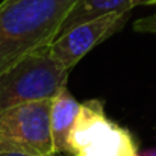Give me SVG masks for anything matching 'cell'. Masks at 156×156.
Instances as JSON below:
<instances>
[{
  "mask_svg": "<svg viewBox=\"0 0 156 156\" xmlns=\"http://www.w3.org/2000/svg\"><path fill=\"white\" fill-rule=\"evenodd\" d=\"M77 0L0 3V74L27 55L50 46Z\"/></svg>",
  "mask_w": 156,
  "mask_h": 156,
  "instance_id": "6da1fadb",
  "label": "cell"
},
{
  "mask_svg": "<svg viewBox=\"0 0 156 156\" xmlns=\"http://www.w3.org/2000/svg\"><path fill=\"white\" fill-rule=\"evenodd\" d=\"M70 71L52 58L50 46L27 55L0 74V114L17 105L53 99L67 87Z\"/></svg>",
  "mask_w": 156,
  "mask_h": 156,
  "instance_id": "7a4b0ae2",
  "label": "cell"
},
{
  "mask_svg": "<svg viewBox=\"0 0 156 156\" xmlns=\"http://www.w3.org/2000/svg\"><path fill=\"white\" fill-rule=\"evenodd\" d=\"M68 153L73 156H140L132 132L105 114V103L91 99L80 103V111L68 138Z\"/></svg>",
  "mask_w": 156,
  "mask_h": 156,
  "instance_id": "3957f363",
  "label": "cell"
},
{
  "mask_svg": "<svg viewBox=\"0 0 156 156\" xmlns=\"http://www.w3.org/2000/svg\"><path fill=\"white\" fill-rule=\"evenodd\" d=\"M52 99L12 106L0 114V153L55 155Z\"/></svg>",
  "mask_w": 156,
  "mask_h": 156,
  "instance_id": "277c9868",
  "label": "cell"
},
{
  "mask_svg": "<svg viewBox=\"0 0 156 156\" xmlns=\"http://www.w3.org/2000/svg\"><path fill=\"white\" fill-rule=\"evenodd\" d=\"M130 12H114L100 18L80 23L59 35L50 44V55L55 61L71 70L87 53L108 38L120 32L127 23Z\"/></svg>",
  "mask_w": 156,
  "mask_h": 156,
  "instance_id": "5b68a950",
  "label": "cell"
},
{
  "mask_svg": "<svg viewBox=\"0 0 156 156\" xmlns=\"http://www.w3.org/2000/svg\"><path fill=\"white\" fill-rule=\"evenodd\" d=\"M79 111L80 103L70 94L67 87H64L52 99L50 126L56 153H68V138Z\"/></svg>",
  "mask_w": 156,
  "mask_h": 156,
  "instance_id": "8992f818",
  "label": "cell"
},
{
  "mask_svg": "<svg viewBox=\"0 0 156 156\" xmlns=\"http://www.w3.org/2000/svg\"><path fill=\"white\" fill-rule=\"evenodd\" d=\"M132 9H135L133 0H77L76 5L71 8L70 14L62 21L59 35L80 23L100 18L114 12H129Z\"/></svg>",
  "mask_w": 156,
  "mask_h": 156,
  "instance_id": "52a82bcc",
  "label": "cell"
},
{
  "mask_svg": "<svg viewBox=\"0 0 156 156\" xmlns=\"http://www.w3.org/2000/svg\"><path fill=\"white\" fill-rule=\"evenodd\" d=\"M133 30H135V32H140V34L156 35V14L138 18V20L133 23Z\"/></svg>",
  "mask_w": 156,
  "mask_h": 156,
  "instance_id": "ba28073f",
  "label": "cell"
},
{
  "mask_svg": "<svg viewBox=\"0 0 156 156\" xmlns=\"http://www.w3.org/2000/svg\"><path fill=\"white\" fill-rule=\"evenodd\" d=\"M156 5V0H133V8L136 6H152Z\"/></svg>",
  "mask_w": 156,
  "mask_h": 156,
  "instance_id": "9c48e42d",
  "label": "cell"
},
{
  "mask_svg": "<svg viewBox=\"0 0 156 156\" xmlns=\"http://www.w3.org/2000/svg\"><path fill=\"white\" fill-rule=\"evenodd\" d=\"M0 156H62V153H55V155H26V153H0Z\"/></svg>",
  "mask_w": 156,
  "mask_h": 156,
  "instance_id": "30bf717a",
  "label": "cell"
},
{
  "mask_svg": "<svg viewBox=\"0 0 156 156\" xmlns=\"http://www.w3.org/2000/svg\"><path fill=\"white\" fill-rule=\"evenodd\" d=\"M140 156H156V149H150V150H146V152L140 153Z\"/></svg>",
  "mask_w": 156,
  "mask_h": 156,
  "instance_id": "8fae6325",
  "label": "cell"
},
{
  "mask_svg": "<svg viewBox=\"0 0 156 156\" xmlns=\"http://www.w3.org/2000/svg\"><path fill=\"white\" fill-rule=\"evenodd\" d=\"M9 2H14V0H2V3H9Z\"/></svg>",
  "mask_w": 156,
  "mask_h": 156,
  "instance_id": "7c38bea8",
  "label": "cell"
},
{
  "mask_svg": "<svg viewBox=\"0 0 156 156\" xmlns=\"http://www.w3.org/2000/svg\"><path fill=\"white\" fill-rule=\"evenodd\" d=\"M62 156H73V155H70V153H64Z\"/></svg>",
  "mask_w": 156,
  "mask_h": 156,
  "instance_id": "4fadbf2b",
  "label": "cell"
}]
</instances>
